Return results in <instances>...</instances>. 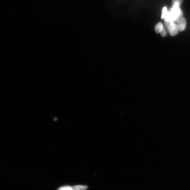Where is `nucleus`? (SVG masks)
Segmentation results:
<instances>
[{
  "mask_svg": "<svg viewBox=\"0 0 190 190\" xmlns=\"http://www.w3.org/2000/svg\"><path fill=\"white\" fill-rule=\"evenodd\" d=\"M165 24L171 36H175L178 34L179 29L177 23L174 22L165 21Z\"/></svg>",
  "mask_w": 190,
  "mask_h": 190,
  "instance_id": "obj_1",
  "label": "nucleus"
},
{
  "mask_svg": "<svg viewBox=\"0 0 190 190\" xmlns=\"http://www.w3.org/2000/svg\"><path fill=\"white\" fill-rule=\"evenodd\" d=\"M172 14L174 19V22L179 18L183 16V12L179 7H171L169 10Z\"/></svg>",
  "mask_w": 190,
  "mask_h": 190,
  "instance_id": "obj_2",
  "label": "nucleus"
},
{
  "mask_svg": "<svg viewBox=\"0 0 190 190\" xmlns=\"http://www.w3.org/2000/svg\"><path fill=\"white\" fill-rule=\"evenodd\" d=\"M177 24L179 31H183L185 29L186 25V21L185 18L183 16L179 18L175 22Z\"/></svg>",
  "mask_w": 190,
  "mask_h": 190,
  "instance_id": "obj_3",
  "label": "nucleus"
},
{
  "mask_svg": "<svg viewBox=\"0 0 190 190\" xmlns=\"http://www.w3.org/2000/svg\"><path fill=\"white\" fill-rule=\"evenodd\" d=\"M164 27L161 22H159L156 25L155 27V31L157 34L160 33Z\"/></svg>",
  "mask_w": 190,
  "mask_h": 190,
  "instance_id": "obj_4",
  "label": "nucleus"
},
{
  "mask_svg": "<svg viewBox=\"0 0 190 190\" xmlns=\"http://www.w3.org/2000/svg\"><path fill=\"white\" fill-rule=\"evenodd\" d=\"M183 1V0H172V7H179Z\"/></svg>",
  "mask_w": 190,
  "mask_h": 190,
  "instance_id": "obj_5",
  "label": "nucleus"
},
{
  "mask_svg": "<svg viewBox=\"0 0 190 190\" xmlns=\"http://www.w3.org/2000/svg\"><path fill=\"white\" fill-rule=\"evenodd\" d=\"M57 190H75L74 187H70L68 186H65L60 187Z\"/></svg>",
  "mask_w": 190,
  "mask_h": 190,
  "instance_id": "obj_6",
  "label": "nucleus"
},
{
  "mask_svg": "<svg viewBox=\"0 0 190 190\" xmlns=\"http://www.w3.org/2000/svg\"><path fill=\"white\" fill-rule=\"evenodd\" d=\"M168 11L167 7H163L162 11V15L161 16L162 19H164V18H165L166 14H167Z\"/></svg>",
  "mask_w": 190,
  "mask_h": 190,
  "instance_id": "obj_7",
  "label": "nucleus"
},
{
  "mask_svg": "<svg viewBox=\"0 0 190 190\" xmlns=\"http://www.w3.org/2000/svg\"><path fill=\"white\" fill-rule=\"evenodd\" d=\"M161 35L163 37H165L167 35V31H166L164 27L163 28L162 30L160 33Z\"/></svg>",
  "mask_w": 190,
  "mask_h": 190,
  "instance_id": "obj_8",
  "label": "nucleus"
}]
</instances>
